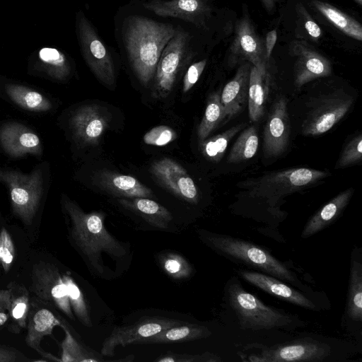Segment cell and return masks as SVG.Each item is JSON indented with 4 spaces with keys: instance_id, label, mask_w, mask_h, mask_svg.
I'll list each match as a JSON object with an SVG mask.
<instances>
[{
    "instance_id": "obj_38",
    "label": "cell",
    "mask_w": 362,
    "mask_h": 362,
    "mask_svg": "<svg viewBox=\"0 0 362 362\" xmlns=\"http://www.w3.org/2000/svg\"><path fill=\"white\" fill-rule=\"evenodd\" d=\"M158 262L166 274L174 279H185L193 273L192 266L177 253L167 252L158 255Z\"/></svg>"
},
{
    "instance_id": "obj_27",
    "label": "cell",
    "mask_w": 362,
    "mask_h": 362,
    "mask_svg": "<svg viewBox=\"0 0 362 362\" xmlns=\"http://www.w3.org/2000/svg\"><path fill=\"white\" fill-rule=\"evenodd\" d=\"M10 293L11 312L8 330L19 334L27 327L30 299L23 284L11 281L6 287Z\"/></svg>"
},
{
    "instance_id": "obj_47",
    "label": "cell",
    "mask_w": 362,
    "mask_h": 362,
    "mask_svg": "<svg viewBox=\"0 0 362 362\" xmlns=\"http://www.w3.org/2000/svg\"><path fill=\"white\" fill-rule=\"evenodd\" d=\"M277 40V32L276 30H272L267 33L265 42H264V50H265V57L269 62L272 50L274 47V45Z\"/></svg>"
},
{
    "instance_id": "obj_18",
    "label": "cell",
    "mask_w": 362,
    "mask_h": 362,
    "mask_svg": "<svg viewBox=\"0 0 362 362\" xmlns=\"http://www.w3.org/2000/svg\"><path fill=\"white\" fill-rule=\"evenodd\" d=\"M63 324L52 311L45 307V303L42 300L30 301L26 327L27 346L35 349L47 361L62 362L61 358L44 351L40 346V341L44 337L52 334L54 327H62Z\"/></svg>"
},
{
    "instance_id": "obj_20",
    "label": "cell",
    "mask_w": 362,
    "mask_h": 362,
    "mask_svg": "<svg viewBox=\"0 0 362 362\" xmlns=\"http://www.w3.org/2000/svg\"><path fill=\"white\" fill-rule=\"evenodd\" d=\"M0 145L8 156L20 158L25 155L40 156L42 146L38 135L18 122H8L0 127Z\"/></svg>"
},
{
    "instance_id": "obj_45",
    "label": "cell",
    "mask_w": 362,
    "mask_h": 362,
    "mask_svg": "<svg viewBox=\"0 0 362 362\" xmlns=\"http://www.w3.org/2000/svg\"><path fill=\"white\" fill-rule=\"evenodd\" d=\"M30 361L23 353L15 348L0 344V362Z\"/></svg>"
},
{
    "instance_id": "obj_35",
    "label": "cell",
    "mask_w": 362,
    "mask_h": 362,
    "mask_svg": "<svg viewBox=\"0 0 362 362\" xmlns=\"http://www.w3.org/2000/svg\"><path fill=\"white\" fill-rule=\"evenodd\" d=\"M246 124H237L211 138L201 141L202 154L209 160L217 163L223 158L230 141L245 127Z\"/></svg>"
},
{
    "instance_id": "obj_14",
    "label": "cell",
    "mask_w": 362,
    "mask_h": 362,
    "mask_svg": "<svg viewBox=\"0 0 362 362\" xmlns=\"http://www.w3.org/2000/svg\"><path fill=\"white\" fill-rule=\"evenodd\" d=\"M151 172L156 181L178 198L191 203L199 202L198 188L186 170L175 160L163 158L153 163Z\"/></svg>"
},
{
    "instance_id": "obj_13",
    "label": "cell",
    "mask_w": 362,
    "mask_h": 362,
    "mask_svg": "<svg viewBox=\"0 0 362 362\" xmlns=\"http://www.w3.org/2000/svg\"><path fill=\"white\" fill-rule=\"evenodd\" d=\"M229 57L231 64L248 62L260 70H267L264 42L248 17H243L236 23Z\"/></svg>"
},
{
    "instance_id": "obj_34",
    "label": "cell",
    "mask_w": 362,
    "mask_h": 362,
    "mask_svg": "<svg viewBox=\"0 0 362 362\" xmlns=\"http://www.w3.org/2000/svg\"><path fill=\"white\" fill-rule=\"evenodd\" d=\"M225 119L224 110L221 102V93H213L208 98L203 118L197 129L199 141L206 139Z\"/></svg>"
},
{
    "instance_id": "obj_39",
    "label": "cell",
    "mask_w": 362,
    "mask_h": 362,
    "mask_svg": "<svg viewBox=\"0 0 362 362\" xmlns=\"http://www.w3.org/2000/svg\"><path fill=\"white\" fill-rule=\"evenodd\" d=\"M362 159V134L354 136L346 145L339 158L336 168H343L360 163Z\"/></svg>"
},
{
    "instance_id": "obj_31",
    "label": "cell",
    "mask_w": 362,
    "mask_h": 362,
    "mask_svg": "<svg viewBox=\"0 0 362 362\" xmlns=\"http://www.w3.org/2000/svg\"><path fill=\"white\" fill-rule=\"evenodd\" d=\"M346 313L351 320L362 321V265L356 260L352 262L350 270Z\"/></svg>"
},
{
    "instance_id": "obj_11",
    "label": "cell",
    "mask_w": 362,
    "mask_h": 362,
    "mask_svg": "<svg viewBox=\"0 0 362 362\" xmlns=\"http://www.w3.org/2000/svg\"><path fill=\"white\" fill-rule=\"evenodd\" d=\"M188 40L187 33L176 30L175 35L163 50L153 77L155 98H165L173 90L187 52Z\"/></svg>"
},
{
    "instance_id": "obj_40",
    "label": "cell",
    "mask_w": 362,
    "mask_h": 362,
    "mask_svg": "<svg viewBox=\"0 0 362 362\" xmlns=\"http://www.w3.org/2000/svg\"><path fill=\"white\" fill-rule=\"evenodd\" d=\"M176 139L177 134L173 129L169 126L159 125L147 132L143 137V141L148 145L163 146Z\"/></svg>"
},
{
    "instance_id": "obj_10",
    "label": "cell",
    "mask_w": 362,
    "mask_h": 362,
    "mask_svg": "<svg viewBox=\"0 0 362 362\" xmlns=\"http://www.w3.org/2000/svg\"><path fill=\"white\" fill-rule=\"evenodd\" d=\"M185 323L175 319L153 317L142 319L130 325L117 326L102 343L100 354L105 356H113L119 346L138 344L163 329Z\"/></svg>"
},
{
    "instance_id": "obj_5",
    "label": "cell",
    "mask_w": 362,
    "mask_h": 362,
    "mask_svg": "<svg viewBox=\"0 0 362 362\" xmlns=\"http://www.w3.org/2000/svg\"><path fill=\"white\" fill-rule=\"evenodd\" d=\"M330 175L327 171L295 168L264 174L239 183L252 197L273 200L303 189Z\"/></svg>"
},
{
    "instance_id": "obj_24",
    "label": "cell",
    "mask_w": 362,
    "mask_h": 362,
    "mask_svg": "<svg viewBox=\"0 0 362 362\" xmlns=\"http://www.w3.org/2000/svg\"><path fill=\"white\" fill-rule=\"evenodd\" d=\"M354 191L353 188L344 190L318 210L305 225L301 238H308L319 233L338 218L349 204Z\"/></svg>"
},
{
    "instance_id": "obj_3",
    "label": "cell",
    "mask_w": 362,
    "mask_h": 362,
    "mask_svg": "<svg viewBox=\"0 0 362 362\" xmlns=\"http://www.w3.org/2000/svg\"><path fill=\"white\" fill-rule=\"evenodd\" d=\"M202 241L217 253L226 258L244 264L281 281L300 286L297 276L283 262L267 250L252 243L231 237L199 230Z\"/></svg>"
},
{
    "instance_id": "obj_33",
    "label": "cell",
    "mask_w": 362,
    "mask_h": 362,
    "mask_svg": "<svg viewBox=\"0 0 362 362\" xmlns=\"http://www.w3.org/2000/svg\"><path fill=\"white\" fill-rule=\"evenodd\" d=\"M41 64L51 78L64 81L71 74L70 63L63 52L55 48L44 47L38 52Z\"/></svg>"
},
{
    "instance_id": "obj_49",
    "label": "cell",
    "mask_w": 362,
    "mask_h": 362,
    "mask_svg": "<svg viewBox=\"0 0 362 362\" xmlns=\"http://www.w3.org/2000/svg\"><path fill=\"white\" fill-rule=\"evenodd\" d=\"M359 6L362 4V0H354Z\"/></svg>"
},
{
    "instance_id": "obj_43",
    "label": "cell",
    "mask_w": 362,
    "mask_h": 362,
    "mask_svg": "<svg viewBox=\"0 0 362 362\" xmlns=\"http://www.w3.org/2000/svg\"><path fill=\"white\" fill-rule=\"evenodd\" d=\"M206 64V59L192 64L187 69L183 79V93L188 92L197 82Z\"/></svg>"
},
{
    "instance_id": "obj_4",
    "label": "cell",
    "mask_w": 362,
    "mask_h": 362,
    "mask_svg": "<svg viewBox=\"0 0 362 362\" xmlns=\"http://www.w3.org/2000/svg\"><path fill=\"white\" fill-rule=\"evenodd\" d=\"M228 300L242 329L251 330L287 328L293 321V315L263 303L246 291L235 278L228 283Z\"/></svg>"
},
{
    "instance_id": "obj_2",
    "label": "cell",
    "mask_w": 362,
    "mask_h": 362,
    "mask_svg": "<svg viewBox=\"0 0 362 362\" xmlns=\"http://www.w3.org/2000/svg\"><path fill=\"white\" fill-rule=\"evenodd\" d=\"M175 32L170 23L142 16L129 19L124 34L125 47L132 66L144 85L154 77L161 53Z\"/></svg>"
},
{
    "instance_id": "obj_9",
    "label": "cell",
    "mask_w": 362,
    "mask_h": 362,
    "mask_svg": "<svg viewBox=\"0 0 362 362\" xmlns=\"http://www.w3.org/2000/svg\"><path fill=\"white\" fill-rule=\"evenodd\" d=\"M30 290L39 300L52 305L69 319L74 320L67 288L56 266L49 262H40L33 266Z\"/></svg>"
},
{
    "instance_id": "obj_17",
    "label": "cell",
    "mask_w": 362,
    "mask_h": 362,
    "mask_svg": "<svg viewBox=\"0 0 362 362\" xmlns=\"http://www.w3.org/2000/svg\"><path fill=\"white\" fill-rule=\"evenodd\" d=\"M291 54L296 57L294 84L300 88L305 83L331 74L329 60L304 41H293L290 46Z\"/></svg>"
},
{
    "instance_id": "obj_37",
    "label": "cell",
    "mask_w": 362,
    "mask_h": 362,
    "mask_svg": "<svg viewBox=\"0 0 362 362\" xmlns=\"http://www.w3.org/2000/svg\"><path fill=\"white\" fill-rule=\"evenodd\" d=\"M62 280L67 288L68 297L73 313L85 326L92 327L87 303L80 288L69 273L62 274Z\"/></svg>"
},
{
    "instance_id": "obj_25",
    "label": "cell",
    "mask_w": 362,
    "mask_h": 362,
    "mask_svg": "<svg viewBox=\"0 0 362 362\" xmlns=\"http://www.w3.org/2000/svg\"><path fill=\"white\" fill-rule=\"evenodd\" d=\"M118 202L160 230L167 229L173 220L172 214L166 208L148 198H122L118 199Z\"/></svg>"
},
{
    "instance_id": "obj_12",
    "label": "cell",
    "mask_w": 362,
    "mask_h": 362,
    "mask_svg": "<svg viewBox=\"0 0 362 362\" xmlns=\"http://www.w3.org/2000/svg\"><path fill=\"white\" fill-rule=\"evenodd\" d=\"M331 354L329 346L315 340H297L264 347L248 356L252 362L322 361Z\"/></svg>"
},
{
    "instance_id": "obj_48",
    "label": "cell",
    "mask_w": 362,
    "mask_h": 362,
    "mask_svg": "<svg viewBox=\"0 0 362 362\" xmlns=\"http://www.w3.org/2000/svg\"><path fill=\"white\" fill-rule=\"evenodd\" d=\"M264 7L268 11H272L278 0H261Z\"/></svg>"
},
{
    "instance_id": "obj_7",
    "label": "cell",
    "mask_w": 362,
    "mask_h": 362,
    "mask_svg": "<svg viewBox=\"0 0 362 362\" xmlns=\"http://www.w3.org/2000/svg\"><path fill=\"white\" fill-rule=\"evenodd\" d=\"M353 97L342 90H333L313 98L301 126L305 136H318L330 130L348 112Z\"/></svg>"
},
{
    "instance_id": "obj_26",
    "label": "cell",
    "mask_w": 362,
    "mask_h": 362,
    "mask_svg": "<svg viewBox=\"0 0 362 362\" xmlns=\"http://www.w3.org/2000/svg\"><path fill=\"white\" fill-rule=\"evenodd\" d=\"M270 76L268 71H262L252 66L248 88V114L252 122L261 119L265 110L269 95Z\"/></svg>"
},
{
    "instance_id": "obj_1",
    "label": "cell",
    "mask_w": 362,
    "mask_h": 362,
    "mask_svg": "<svg viewBox=\"0 0 362 362\" xmlns=\"http://www.w3.org/2000/svg\"><path fill=\"white\" fill-rule=\"evenodd\" d=\"M62 206L68 218V231L71 243L90 273L105 278L103 253L122 260L129 252L127 244L119 241L107 231L104 224V214L98 211L86 213L65 195L62 197Z\"/></svg>"
},
{
    "instance_id": "obj_41",
    "label": "cell",
    "mask_w": 362,
    "mask_h": 362,
    "mask_svg": "<svg viewBox=\"0 0 362 362\" xmlns=\"http://www.w3.org/2000/svg\"><path fill=\"white\" fill-rule=\"evenodd\" d=\"M16 256L15 247L8 230L2 227L0 230V266L8 273Z\"/></svg>"
},
{
    "instance_id": "obj_15",
    "label": "cell",
    "mask_w": 362,
    "mask_h": 362,
    "mask_svg": "<svg viewBox=\"0 0 362 362\" xmlns=\"http://www.w3.org/2000/svg\"><path fill=\"white\" fill-rule=\"evenodd\" d=\"M107 112L96 105L78 107L69 119L70 129L77 143L81 146L98 145L109 126Z\"/></svg>"
},
{
    "instance_id": "obj_30",
    "label": "cell",
    "mask_w": 362,
    "mask_h": 362,
    "mask_svg": "<svg viewBox=\"0 0 362 362\" xmlns=\"http://www.w3.org/2000/svg\"><path fill=\"white\" fill-rule=\"evenodd\" d=\"M313 4L320 13L344 34L358 41L362 40V25L358 21L330 4L318 0L313 1Z\"/></svg>"
},
{
    "instance_id": "obj_6",
    "label": "cell",
    "mask_w": 362,
    "mask_h": 362,
    "mask_svg": "<svg viewBox=\"0 0 362 362\" xmlns=\"http://www.w3.org/2000/svg\"><path fill=\"white\" fill-rule=\"evenodd\" d=\"M42 173L39 166L29 173L0 168V182L8 187L12 213L27 226L33 223L44 194Z\"/></svg>"
},
{
    "instance_id": "obj_23",
    "label": "cell",
    "mask_w": 362,
    "mask_h": 362,
    "mask_svg": "<svg viewBox=\"0 0 362 362\" xmlns=\"http://www.w3.org/2000/svg\"><path fill=\"white\" fill-rule=\"evenodd\" d=\"M252 66L248 62L242 63L233 79L225 85L221 93L226 119H231L240 113L247 102Z\"/></svg>"
},
{
    "instance_id": "obj_29",
    "label": "cell",
    "mask_w": 362,
    "mask_h": 362,
    "mask_svg": "<svg viewBox=\"0 0 362 362\" xmlns=\"http://www.w3.org/2000/svg\"><path fill=\"white\" fill-rule=\"evenodd\" d=\"M4 92L13 103L24 110L45 112L52 108V103L48 98L29 87L17 83H6Z\"/></svg>"
},
{
    "instance_id": "obj_32",
    "label": "cell",
    "mask_w": 362,
    "mask_h": 362,
    "mask_svg": "<svg viewBox=\"0 0 362 362\" xmlns=\"http://www.w3.org/2000/svg\"><path fill=\"white\" fill-rule=\"evenodd\" d=\"M65 337L61 343L62 362H100L103 361V355L81 344L71 334L68 327H61Z\"/></svg>"
},
{
    "instance_id": "obj_21",
    "label": "cell",
    "mask_w": 362,
    "mask_h": 362,
    "mask_svg": "<svg viewBox=\"0 0 362 362\" xmlns=\"http://www.w3.org/2000/svg\"><path fill=\"white\" fill-rule=\"evenodd\" d=\"M237 273L248 283L280 300L305 309L317 310V305L311 299L283 283L280 279L267 274L251 270L239 269Z\"/></svg>"
},
{
    "instance_id": "obj_22",
    "label": "cell",
    "mask_w": 362,
    "mask_h": 362,
    "mask_svg": "<svg viewBox=\"0 0 362 362\" xmlns=\"http://www.w3.org/2000/svg\"><path fill=\"white\" fill-rule=\"evenodd\" d=\"M95 183L100 189L112 195L122 198L153 197L151 189L134 177L117 172L102 170L94 177Z\"/></svg>"
},
{
    "instance_id": "obj_46",
    "label": "cell",
    "mask_w": 362,
    "mask_h": 362,
    "mask_svg": "<svg viewBox=\"0 0 362 362\" xmlns=\"http://www.w3.org/2000/svg\"><path fill=\"white\" fill-rule=\"evenodd\" d=\"M302 13L304 21V28L307 31L308 34L314 39H318L321 36V29L320 26L310 18L307 13L306 10L300 6V11Z\"/></svg>"
},
{
    "instance_id": "obj_44",
    "label": "cell",
    "mask_w": 362,
    "mask_h": 362,
    "mask_svg": "<svg viewBox=\"0 0 362 362\" xmlns=\"http://www.w3.org/2000/svg\"><path fill=\"white\" fill-rule=\"evenodd\" d=\"M11 302L8 289L0 290V328L6 325L10 319Z\"/></svg>"
},
{
    "instance_id": "obj_28",
    "label": "cell",
    "mask_w": 362,
    "mask_h": 362,
    "mask_svg": "<svg viewBox=\"0 0 362 362\" xmlns=\"http://www.w3.org/2000/svg\"><path fill=\"white\" fill-rule=\"evenodd\" d=\"M211 331L205 326L197 324L185 323L163 329L138 344H173L186 342L209 337Z\"/></svg>"
},
{
    "instance_id": "obj_8",
    "label": "cell",
    "mask_w": 362,
    "mask_h": 362,
    "mask_svg": "<svg viewBox=\"0 0 362 362\" xmlns=\"http://www.w3.org/2000/svg\"><path fill=\"white\" fill-rule=\"evenodd\" d=\"M78 35L83 58L97 78L110 87L115 81L112 56L93 26L83 15L78 17Z\"/></svg>"
},
{
    "instance_id": "obj_36",
    "label": "cell",
    "mask_w": 362,
    "mask_h": 362,
    "mask_svg": "<svg viewBox=\"0 0 362 362\" xmlns=\"http://www.w3.org/2000/svg\"><path fill=\"white\" fill-rule=\"evenodd\" d=\"M259 138L255 127L246 128L236 139L228 157L230 163H239L252 158L258 148Z\"/></svg>"
},
{
    "instance_id": "obj_19",
    "label": "cell",
    "mask_w": 362,
    "mask_h": 362,
    "mask_svg": "<svg viewBox=\"0 0 362 362\" xmlns=\"http://www.w3.org/2000/svg\"><path fill=\"white\" fill-rule=\"evenodd\" d=\"M144 6L157 16L180 18L199 28L205 25L210 13L205 0H151Z\"/></svg>"
},
{
    "instance_id": "obj_42",
    "label": "cell",
    "mask_w": 362,
    "mask_h": 362,
    "mask_svg": "<svg viewBox=\"0 0 362 362\" xmlns=\"http://www.w3.org/2000/svg\"><path fill=\"white\" fill-rule=\"evenodd\" d=\"M154 361L157 362H214L220 361L221 359L208 351L195 355L168 352Z\"/></svg>"
},
{
    "instance_id": "obj_16",
    "label": "cell",
    "mask_w": 362,
    "mask_h": 362,
    "mask_svg": "<svg viewBox=\"0 0 362 362\" xmlns=\"http://www.w3.org/2000/svg\"><path fill=\"white\" fill-rule=\"evenodd\" d=\"M291 133L286 99H276L268 114L264 128L263 152L265 158H275L288 147Z\"/></svg>"
}]
</instances>
